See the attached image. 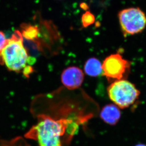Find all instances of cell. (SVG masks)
<instances>
[{
	"label": "cell",
	"instance_id": "obj_1",
	"mask_svg": "<svg viewBox=\"0 0 146 146\" xmlns=\"http://www.w3.org/2000/svg\"><path fill=\"white\" fill-rule=\"evenodd\" d=\"M36 61V58L29 54L24 46L21 32L15 31L0 53V64L5 65L10 71L22 72L29 78L33 72L31 65Z\"/></svg>",
	"mask_w": 146,
	"mask_h": 146
},
{
	"label": "cell",
	"instance_id": "obj_2",
	"mask_svg": "<svg viewBox=\"0 0 146 146\" xmlns=\"http://www.w3.org/2000/svg\"><path fill=\"white\" fill-rule=\"evenodd\" d=\"M71 123L72 120L69 119L56 120L46 114H40L37 124L33 126L25 137L36 140L39 146H62V137Z\"/></svg>",
	"mask_w": 146,
	"mask_h": 146
},
{
	"label": "cell",
	"instance_id": "obj_11",
	"mask_svg": "<svg viewBox=\"0 0 146 146\" xmlns=\"http://www.w3.org/2000/svg\"><path fill=\"white\" fill-rule=\"evenodd\" d=\"M8 39L6 38L5 35L3 32L0 31V53L5 46Z\"/></svg>",
	"mask_w": 146,
	"mask_h": 146
},
{
	"label": "cell",
	"instance_id": "obj_8",
	"mask_svg": "<svg viewBox=\"0 0 146 146\" xmlns=\"http://www.w3.org/2000/svg\"><path fill=\"white\" fill-rule=\"evenodd\" d=\"M84 70L87 75L97 77L103 73L102 64L97 58L91 57L86 62Z\"/></svg>",
	"mask_w": 146,
	"mask_h": 146
},
{
	"label": "cell",
	"instance_id": "obj_6",
	"mask_svg": "<svg viewBox=\"0 0 146 146\" xmlns=\"http://www.w3.org/2000/svg\"><path fill=\"white\" fill-rule=\"evenodd\" d=\"M61 81L66 88L75 90L81 86L84 81L83 70L76 66H70L64 69L61 74Z\"/></svg>",
	"mask_w": 146,
	"mask_h": 146
},
{
	"label": "cell",
	"instance_id": "obj_12",
	"mask_svg": "<svg viewBox=\"0 0 146 146\" xmlns=\"http://www.w3.org/2000/svg\"><path fill=\"white\" fill-rule=\"evenodd\" d=\"M135 146H146V145L145 144H138V145H136Z\"/></svg>",
	"mask_w": 146,
	"mask_h": 146
},
{
	"label": "cell",
	"instance_id": "obj_10",
	"mask_svg": "<svg viewBox=\"0 0 146 146\" xmlns=\"http://www.w3.org/2000/svg\"><path fill=\"white\" fill-rule=\"evenodd\" d=\"M22 139L17 138L10 141H0V146H28Z\"/></svg>",
	"mask_w": 146,
	"mask_h": 146
},
{
	"label": "cell",
	"instance_id": "obj_9",
	"mask_svg": "<svg viewBox=\"0 0 146 146\" xmlns=\"http://www.w3.org/2000/svg\"><path fill=\"white\" fill-rule=\"evenodd\" d=\"M95 18L94 15L90 11H87L83 14L81 17V22L82 26L87 28L94 23Z\"/></svg>",
	"mask_w": 146,
	"mask_h": 146
},
{
	"label": "cell",
	"instance_id": "obj_7",
	"mask_svg": "<svg viewBox=\"0 0 146 146\" xmlns=\"http://www.w3.org/2000/svg\"><path fill=\"white\" fill-rule=\"evenodd\" d=\"M100 117L105 123L113 125L116 124L120 119L121 112L118 106L109 104L102 108Z\"/></svg>",
	"mask_w": 146,
	"mask_h": 146
},
{
	"label": "cell",
	"instance_id": "obj_4",
	"mask_svg": "<svg viewBox=\"0 0 146 146\" xmlns=\"http://www.w3.org/2000/svg\"><path fill=\"white\" fill-rule=\"evenodd\" d=\"M118 17L125 37L139 34L146 28V14L139 7L123 9L119 12Z\"/></svg>",
	"mask_w": 146,
	"mask_h": 146
},
{
	"label": "cell",
	"instance_id": "obj_3",
	"mask_svg": "<svg viewBox=\"0 0 146 146\" xmlns=\"http://www.w3.org/2000/svg\"><path fill=\"white\" fill-rule=\"evenodd\" d=\"M108 93L110 99L121 109L133 105L140 95L135 86L125 79L113 82L108 87Z\"/></svg>",
	"mask_w": 146,
	"mask_h": 146
},
{
	"label": "cell",
	"instance_id": "obj_5",
	"mask_svg": "<svg viewBox=\"0 0 146 146\" xmlns=\"http://www.w3.org/2000/svg\"><path fill=\"white\" fill-rule=\"evenodd\" d=\"M131 62L119 54H112L102 63L103 74L109 81L123 80L130 72Z\"/></svg>",
	"mask_w": 146,
	"mask_h": 146
}]
</instances>
